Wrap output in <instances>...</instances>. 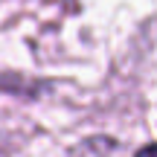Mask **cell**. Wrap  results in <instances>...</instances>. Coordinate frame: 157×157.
<instances>
[{"label": "cell", "instance_id": "1", "mask_svg": "<svg viewBox=\"0 0 157 157\" xmlns=\"http://www.w3.org/2000/svg\"><path fill=\"white\" fill-rule=\"evenodd\" d=\"M134 157H157V143H154V146H143Z\"/></svg>", "mask_w": 157, "mask_h": 157}]
</instances>
